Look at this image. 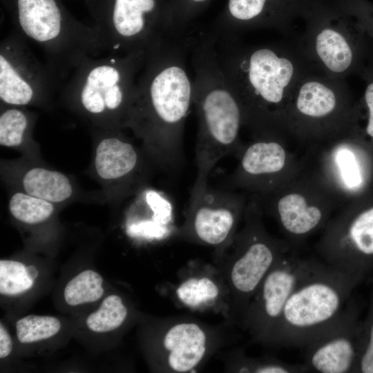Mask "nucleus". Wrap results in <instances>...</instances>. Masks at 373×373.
<instances>
[{
    "mask_svg": "<svg viewBox=\"0 0 373 373\" xmlns=\"http://www.w3.org/2000/svg\"><path fill=\"white\" fill-rule=\"evenodd\" d=\"M189 55V32L167 35L146 51L124 123L142 140L151 158L168 170L181 163L184 125L193 105Z\"/></svg>",
    "mask_w": 373,
    "mask_h": 373,
    "instance_id": "1",
    "label": "nucleus"
},
{
    "mask_svg": "<svg viewBox=\"0 0 373 373\" xmlns=\"http://www.w3.org/2000/svg\"><path fill=\"white\" fill-rule=\"evenodd\" d=\"M212 31L219 64L243 105L245 126L251 133L285 135L286 108L301 78L313 70L297 43L245 44L237 35Z\"/></svg>",
    "mask_w": 373,
    "mask_h": 373,
    "instance_id": "2",
    "label": "nucleus"
},
{
    "mask_svg": "<svg viewBox=\"0 0 373 373\" xmlns=\"http://www.w3.org/2000/svg\"><path fill=\"white\" fill-rule=\"evenodd\" d=\"M189 57L198 121L193 195L208 185L209 175L218 161L229 155L238 157L244 146L240 132L246 117L240 99L219 64L211 30L189 32Z\"/></svg>",
    "mask_w": 373,
    "mask_h": 373,
    "instance_id": "3",
    "label": "nucleus"
},
{
    "mask_svg": "<svg viewBox=\"0 0 373 373\" xmlns=\"http://www.w3.org/2000/svg\"><path fill=\"white\" fill-rule=\"evenodd\" d=\"M17 31L44 52L57 82L86 57L104 52L97 28L75 19L61 0H5Z\"/></svg>",
    "mask_w": 373,
    "mask_h": 373,
    "instance_id": "4",
    "label": "nucleus"
},
{
    "mask_svg": "<svg viewBox=\"0 0 373 373\" xmlns=\"http://www.w3.org/2000/svg\"><path fill=\"white\" fill-rule=\"evenodd\" d=\"M146 51L88 57L74 70L62 98L74 111L103 128H124Z\"/></svg>",
    "mask_w": 373,
    "mask_h": 373,
    "instance_id": "5",
    "label": "nucleus"
},
{
    "mask_svg": "<svg viewBox=\"0 0 373 373\" xmlns=\"http://www.w3.org/2000/svg\"><path fill=\"white\" fill-rule=\"evenodd\" d=\"M263 211L251 195L242 226L230 245L213 254V263L227 285L231 299V322L240 326L249 303L269 271L294 248L267 230Z\"/></svg>",
    "mask_w": 373,
    "mask_h": 373,
    "instance_id": "6",
    "label": "nucleus"
},
{
    "mask_svg": "<svg viewBox=\"0 0 373 373\" xmlns=\"http://www.w3.org/2000/svg\"><path fill=\"white\" fill-rule=\"evenodd\" d=\"M360 102L354 100L345 80L329 77L315 70L300 80L283 119V129L307 147L325 143L360 124Z\"/></svg>",
    "mask_w": 373,
    "mask_h": 373,
    "instance_id": "7",
    "label": "nucleus"
},
{
    "mask_svg": "<svg viewBox=\"0 0 373 373\" xmlns=\"http://www.w3.org/2000/svg\"><path fill=\"white\" fill-rule=\"evenodd\" d=\"M365 279L318 260L289 298L272 347H303L339 316Z\"/></svg>",
    "mask_w": 373,
    "mask_h": 373,
    "instance_id": "8",
    "label": "nucleus"
},
{
    "mask_svg": "<svg viewBox=\"0 0 373 373\" xmlns=\"http://www.w3.org/2000/svg\"><path fill=\"white\" fill-rule=\"evenodd\" d=\"M303 21L304 32L296 43L321 74L345 80L358 75L373 54L363 30L334 0H318Z\"/></svg>",
    "mask_w": 373,
    "mask_h": 373,
    "instance_id": "9",
    "label": "nucleus"
},
{
    "mask_svg": "<svg viewBox=\"0 0 373 373\" xmlns=\"http://www.w3.org/2000/svg\"><path fill=\"white\" fill-rule=\"evenodd\" d=\"M302 160V158H301ZM300 173L271 193L256 197L263 211L277 222L285 240L297 249L323 230L343 205L336 195L303 161Z\"/></svg>",
    "mask_w": 373,
    "mask_h": 373,
    "instance_id": "10",
    "label": "nucleus"
},
{
    "mask_svg": "<svg viewBox=\"0 0 373 373\" xmlns=\"http://www.w3.org/2000/svg\"><path fill=\"white\" fill-rule=\"evenodd\" d=\"M86 6L108 55L146 51L171 35L169 0H86Z\"/></svg>",
    "mask_w": 373,
    "mask_h": 373,
    "instance_id": "11",
    "label": "nucleus"
},
{
    "mask_svg": "<svg viewBox=\"0 0 373 373\" xmlns=\"http://www.w3.org/2000/svg\"><path fill=\"white\" fill-rule=\"evenodd\" d=\"M152 338L153 365L168 373L199 372L229 341L224 325H210L189 315L159 320Z\"/></svg>",
    "mask_w": 373,
    "mask_h": 373,
    "instance_id": "12",
    "label": "nucleus"
},
{
    "mask_svg": "<svg viewBox=\"0 0 373 373\" xmlns=\"http://www.w3.org/2000/svg\"><path fill=\"white\" fill-rule=\"evenodd\" d=\"M315 250L323 262L345 271L365 278L373 271V190L334 213Z\"/></svg>",
    "mask_w": 373,
    "mask_h": 373,
    "instance_id": "13",
    "label": "nucleus"
},
{
    "mask_svg": "<svg viewBox=\"0 0 373 373\" xmlns=\"http://www.w3.org/2000/svg\"><path fill=\"white\" fill-rule=\"evenodd\" d=\"M302 159L343 204L373 190V153L360 124L325 143L307 147Z\"/></svg>",
    "mask_w": 373,
    "mask_h": 373,
    "instance_id": "14",
    "label": "nucleus"
},
{
    "mask_svg": "<svg viewBox=\"0 0 373 373\" xmlns=\"http://www.w3.org/2000/svg\"><path fill=\"white\" fill-rule=\"evenodd\" d=\"M248 201L241 193L207 185L190 195L184 220L175 237L219 253L230 245L238 231Z\"/></svg>",
    "mask_w": 373,
    "mask_h": 373,
    "instance_id": "15",
    "label": "nucleus"
},
{
    "mask_svg": "<svg viewBox=\"0 0 373 373\" xmlns=\"http://www.w3.org/2000/svg\"><path fill=\"white\" fill-rule=\"evenodd\" d=\"M318 261L300 256L294 249L269 271L251 298L240 326L248 332L252 342L272 347L289 298Z\"/></svg>",
    "mask_w": 373,
    "mask_h": 373,
    "instance_id": "16",
    "label": "nucleus"
},
{
    "mask_svg": "<svg viewBox=\"0 0 373 373\" xmlns=\"http://www.w3.org/2000/svg\"><path fill=\"white\" fill-rule=\"evenodd\" d=\"M239 154L229 182L231 188L261 197L298 175L303 162L289 150L288 137L277 131L254 133Z\"/></svg>",
    "mask_w": 373,
    "mask_h": 373,
    "instance_id": "17",
    "label": "nucleus"
},
{
    "mask_svg": "<svg viewBox=\"0 0 373 373\" xmlns=\"http://www.w3.org/2000/svg\"><path fill=\"white\" fill-rule=\"evenodd\" d=\"M57 84L48 66L34 56L17 30L1 41V103L22 107L45 106Z\"/></svg>",
    "mask_w": 373,
    "mask_h": 373,
    "instance_id": "18",
    "label": "nucleus"
},
{
    "mask_svg": "<svg viewBox=\"0 0 373 373\" xmlns=\"http://www.w3.org/2000/svg\"><path fill=\"white\" fill-rule=\"evenodd\" d=\"M361 325L359 304L351 297L339 316L303 347L308 372L356 373Z\"/></svg>",
    "mask_w": 373,
    "mask_h": 373,
    "instance_id": "19",
    "label": "nucleus"
},
{
    "mask_svg": "<svg viewBox=\"0 0 373 373\" xmlns=\"http://www.w3.org/2000/svg\"><path fill=\"white\" fill-rule=\"evenodd\" d=\"M318 0H227L212 28L234 34L253 29L288 33L297 19L305 17Z\"/></svg>",
    "mask_w": 373,
    "mask_h": 373,
    "instance_id": "20",
    "label": "nucleus"
},
{
    "mask_svg": "<svg viewBox=\"0 0 373 373\" xmlns=\"http://www.w3.org/2000/svg\"><path fill=\"white\" fill-rule=\"evenodd\" d=\"M169 295L180 308L193 312L219 314L233 325L229 291L213 262L189 261L177 272V281L169 285Z\"/></svg>",
    "mask_w": 373,
    "mask_h": 373,
    "instance_id": "21",
    "label": "nucleus"
},
{
    "mask_svg": "<svg viewBox=\"0 0 373 373\" xmlns=\"http://www.w3.org/2000/svg\"><path fill=\"white\" fill-rule=\"evenodd\" d=\"M119 131L110 128L108 135L99 141L95 168L101 179L128 187L140 178L143 161L136 147Z\"/></svg>",
    "mask_w": 373,
    "mask_h": 373,
    "instance_id": "22",
    "label": "nucleus"
},
{
    "mask_svg": "<svg viewBox=\"0 0 373 373\" xmlns=\"http://www.w3.org/2000/svg\"><path fill=\"white\" fill-rule=\"evenodd\" d=\"M22 188L24 192L53 204L69 199L73 188L66 175L44 167H32L23 175Z\"/></svg>",
    "mask_w": 373,
    "mask_h": 373,
    "instance_id": "23",
    "label": "nucleus"
},
{
    "mask_svg": "<svg viewBox=\"0 0 373 373\" xmlns=\"http://www.w3.org/2000/svg\"><path fill=\"white\" fill-rule=\"evenodd\" d=\"M224 370L240 373H303L308 372L304 364L286 363L271 356H250L242 348H235L225 357Z\"/></svg>",
    "mask_w": 373,
    "mask_h": 373,
    "instance_id": "24",
    "label": "nucleus"
},
{
    "mask_svg": "<svg viewBox=\"0 0 373 373\" xmlns=\"http://www.w3.org/2000/svg\"><path fill=\"white\" fill-rule=\"evenodd\" d=\"M1 104L0 144L8 148L20 146L30 135L34 115L22 106Z\"/></svg>",
    "mask_w": 373,
    "mask_h": 373,
    "instance_id": "25",
    "label": "nucleus"
},
{
    "mask_svg": "<svg viewBox=\"0 0 373 373\" xmlns=\"http://www.w3.org/2000/svg\"><path fill=\"white\" fill-rule=\"evenodd\" d=\"M130 312L123 298L117 294L106 297L99 308L88 316L87 327L96 333L119 329L126 321Z\"/></svg>",
    "mask_w": 373,
    "mask_h": 373,
    "instance_id": "26",
    "label": "nucleus"
},
{
    "mask_svg": "<svg viewBox=\"0 0 373 373\" xmlns=\"http://www.w3.org/2000/svg\"><path fill=\"white\" fill-rule=\"evenodd\" d=\"M104 291L102 276L93 270L87 269L68 281L64 291V297L68 305L77 306L97 301Z\"/></svg>",
    "mask_w": 373,
    "mask_h": 373,
    "instance_id": "27",
    "label": "nucleus"
},
{
    "mask_svg": "<svg viewBox=\"0 0 373 373\" xmlns=\"http://www.w3.org/2000/svg\"><path fill=\"white\" fill-rule=\"evenodd\" d=\"M9 210L17 220L30 224L41 223L51 217L54 204L26 192L15 193L9 200Z\"/></svg>",
    "mask_w": 373,
    "mask_h": 373,
    "instance_id": "28",
    "label": "nucleus"
},
{
    "mask_svg": "<svg viewBox=\"0 0 373 373\" xmlns=\"http://www.w3.org/2000/svg\"><path fill=\"white\" fill-rule=\"evenodd\" d=\"M15 327L19 341L30 343L56 335L61 329V323L53 316L31 314L19 319Z\"/></svg>",
    "mask_w": 373,
    "mask_h": 373,
    "instance_id": "29",
    "label": "nucleus"
},
{
    "mask_svg": "<svg viewBox=\"0 0 373 373\" xmlns=\"http://www.w3.org/2000/svg\"><path fill=\"white\" fill-rule=\"evenodd\" d=\"M34 284L28 276L26 266L19 261L0 260V294L14 296L30 289Z\"/></svg>",
    "mask_w": 373,
    "mask_h": 373,
    "instance_id": "30",
    "label": "nucleus"
},
{
    "mask_svg": "<svg viewBox=\"0 0 373 373\" xmlns=\"http://www.w3.org/2000/svg\"><path fill=\"white\" fill-rule=\"evenodd\" d=\"M211 0H169V32L172 35L186 33L191 22Z\"/></svg>",
    "mask_w": 373,
    "mask_h": 373,
    "instance_id": "31",
    "label": "nucleus"
},
{
    "mask_svg": "<svg viewBox=\"0 0 373 373\" xmlns=\"http://www.w3.org/2000/svg\"><path fill=\"white\" fill-rule=\"evenodd\" d=\"M358 75L365 82V90L360 101L361 120L364 119L365 123L360 126L363 138L373 153V54Z\"/></svg>",
    "mask_w": 373,
    "mask_h": 373,
    "instance_id": "32",
    "label": "nucleus"
},
{
    "mask_svg": "<svg viewBox=\"0 0 373 373\" xmlns=\"http://www.w3.org/2000/svg\"><path fill=\"white\" fill-rule=\"evenodd\" d=\"M356 373H373V287L367 312L362 320L361 348Z\"/></svg>",
    "mask_w": 373,
    "mask_h": 373,
    "instance_id": "33",
    "label": "nucleus"
},
{
    "mask_svg": "<svg viewBox=\"0 0 373 373\" xmlns=\"http://www.w3.org/2000/svg\"><path fill=\"white\" fill-rule=\"evenodd\" d=\"M351 16L373 44V3L368 0H334Z\"/></svg>",
    "mask_w": 373,
    "mask_h": 373,
    "instance_id": "34",
    "label": "nucleus"
},
{
    "mask_svg": "<svg viewBox=\"0 0 373 373\" xmlns=\"http://www.w3.org/2000/svg\"><path fill=\"white\" fill-rule=\"evenodd\" d=\"M12 350V341L5 326L0 323V358L7 357Z\"/></svg>",
    "mask_w": 373,
    "mask_h": 373,
    "instance_id": "35",
    "label": "nucleus"
},
{
    "mask_svg": "<svg viewBox=\"0 0 373 373\" xmlns=\"http://www.w3.org/2000/svg\"><path fill=\"white\" fill-rule=\"evenodd\" d=\"M26 270L29 278L35 282L39 275L38 269L35 266L30 265L26 266Z\"/></svg>",
    "mask_w": 373,
    "mask_h": 373,
    "instance_id": "36",
    "label": "nucleus"
}]
</instances>
